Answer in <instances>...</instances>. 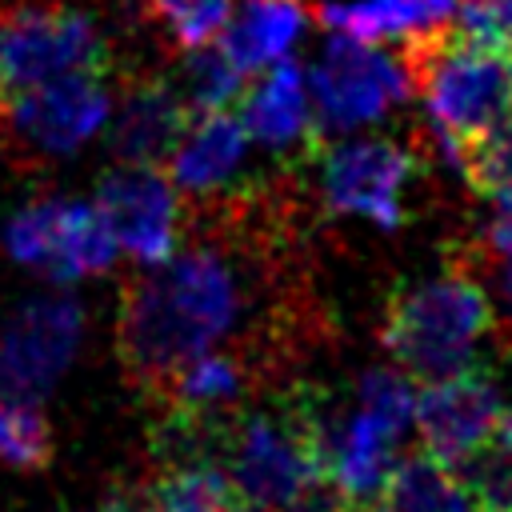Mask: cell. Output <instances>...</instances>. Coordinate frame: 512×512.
<instances>
[{
  "instance_id": "23",
  "label": "cell",
  "mask_w": 512,
  "mask_h": 512,
  "mask_svg": "<svg viewBox=\"0 0 512 512\" xmlns=\"http://www.w3.org/2000/svg\"><path fill=\"white\" fill-rule=\"evenodd\" d=\"M56 208L60 200L44 196L24 204L20 212H12V220L4 224V248L16 264L36 268L40 276L52 272V252H56Z\"/></svg>"
},
{
  "instance_id": "19",
  "label": "cell",
  "mask_w": 512,
  "mask_h": 512,
  "mask_svg": "<svg viewBox=\"0 0 512 512\" xmlns=\"http://www.w3.org/2000/svg\"><path fill=\"white\" fill-rule=\"evenodd\" d=\"M152 512H232L240 492L220 460L160 464L144 476Z\"/></svg>"
},
{
  "instance_id": "11",
  "label": "cell",
  "mask_w": 512,
  "mask_h": 512,
  "mask_svg": "<svg viewBox=\"0 0 512 512\" xmlns=\"http://www.w3.org/2000/svg\"><path fill=\"white\" fill-rule=\"evenodd\" d=\"M428 388L416 392V436L424 452L440 464L464 460L472 448L492 440L504 396H500V376L488 364H468L452 376L424 380Z\"/></svg>"
},
{
  "instance_id": "9",
  "label": "cell",
  "mask_w": 512,
  "mask_h": 512,
  "mask_svg": "<svg viewBox=\"0 0 512 512\" xmlns=\"http://www.w3.org/2000/svg\"><path fill=\"white\" fill-rule=\"evenodd\" d=\"M84 336V308L68 292H48L12 312L0 328V392L40 400L72 364Z\"/></svg>"
},
{
  "instance_id": "2",
  "label": "cell",
  "mask_w": 512,
  "mask_h": 512,
  "mask_svg": "<svg viewBox=\"0 0 512 512\" xmlns=\"http://www.w3.org/2000/svg\"><path fill=\"white\" fill-rule=\"evenodd\" d=\"M376 336L412 380H440L476 364L480 344L496 336V308L468 248H452L440 272L396 284L380 304Z\"/></svg>"
},
{
  "instance_id": "22",
  "label": "cell",
  "mask_w": 512,
  "mask_h": 512,
  "mask_svg": "<svg viewBox=\"0 0 512 512\" xmlns=\"http://www.w3.org/2000/svg\"><path fill=\"white\" fill-rule=\"evenodd\" d=\"M244 72L224 56V48H188V60L180 68V96L192 112H220L232 108L244 96Z\"/></svg>"
},
{
  "instance_id": "24",
  "label": "cell",
  "mask_w": 512,
  "mask_h": 512,
  "mask_svg": "<svg viewBox=\"0 0 512 512\" xmlns=\"http://www.w3.org/2000/svg\"><path fill=\"white\" fill-rule=\"evenodd\" d=\"M476 500V512H512V452L500 440H484L452 464Z\"/></svg>"
},
{
  "instance_id": "5",
  "label": "cell",
  "mask_w": 512,
  "mask_h": 512,
  "mask_svg": "<svg viewBox=\"0 0 512 512\" xmlns=\"http://www.w3.org/2000/svg\"><path fill=\"white\" fill-rule=\"evenodd\" d=\"M80 68L108 72V40L88 12L64 4H16L0 12V108Z\"/></svg>"
},
{
  "instance_id": "28",
  "label": "cell",
  "mask_w": 512,
  "mask_h": 512,
  "mask_svg": "<svg viewBox=\"0 0 512 512\" xmlns=\"http://www.w3.org/2000/svg\"><path fill=\"white\" fill-rule=\"evenodd\" d=\"M452 32L512 56V0H456Z\"/></svg>"
},
{
  "instance_id": "16",
  "label": "cell",
  "mask_w": 512,
  "mask_h": 512,
  "mask_svg": "<svg viewBox=\"0 0 512 512\" xmlns=\"http://www.w3.org/2000/svg\"><path fill=\"white\" fill-rule=\"evenodd\" d=\"M300 28H304L300 0H236V8H228V20L216 36L224 56L244 76H256L280 56H288Z\"/></svg>"
},
{
  "instance_id": "6",
  "label": "cell",
  "mask_w": 512,
  "mask_h": 512,
  "mask_svg": "<svg viewBox=\"0 0 512 512\" xmlns=\"http://www.w3.org/2000/svg\"><path fill=\"white\" fill-rule=\"evenodd\" d=\"M312 116L320 132H352L384 120L412 96V72L372 40L332 32L308 72Z\"/></svg>"
},
{
  "instance_id": "15",
  "label": "cell",
  "mask_w": 512,
  "mask_h": 512,
  "mask_svg": "<svg viewBox=\"0 0 512 512\" xmlns=\"http://www.w3.org/2000/svg\"><path fill=\"white\" fill-rule=\"evenodd\" d=\"M244 152H248V132H244L240 116H232L228 108L192 112L188 128L180 132L176 148L164 160L168 164V180L176 184V192L208 200L220 188H228V180L244 164Z\"/></svg>"
},
{
  "instance_id": "31",
  "label": "cell",
  "mask_w": 512,
  "mask_h": 512,
  "mask_svg": "<svg viewBox=\"0 0 512 512\" xmlns=\"http://www.w3.org/2000/svg\"><path fill=\"white\" fill-rule=\"evenodd\" d=\"M492 440H500V444L512 452V404H504V408H500V420H496Z\"/></svg>"
},
{
  "instance_id": "18",
  "label": "cell",
  "mask_w": 512,
  "mask_h": 512,
  "mask_svg": "<svg viewBox=\"0 0 512 512\" xmlns=\"http://www.w3.org/2000/svg\"><path fill=\"white\" fill-rule=\"evenodd\" d=\"M116 236L104 224L96 204L84 200H60L56 208V252H52V272L48 280L72 284L80 276H96L112 268L116 260Z\"/></svg>"
},
{
  "instance_id": "17",
  "label": "cell",
  "mask_w": 512,
  "mask_h": 512,
  "mask_svg": "<svg viewBox=\"0 0 512 512\" xmlns=\"http://www.w3.org/2000/svg\"><path fill=\"white\" fill-rule=\"evenodd\" d=\"M456 0H352V4H324L320 20L332 32L356 40H404L416 44L452 24Z\"/></svg>"
},
{
  "instance_id": "7",
  "label": "cell",
  "mask_w": 512,
  "mask_h": 512,
  "mask_svg": "<svg viewBox=\"0 0 512 512\" xmlns=\"http://www.w3.org/2000/svg\"><path fill=\"white\" fill-rule=\"evenodd\" d=\"M108 112V72L80 68L12 96L0 108V124L24 156H68L108 124Z\"/></svg>"
},
{
  "instance_id": "8",
  "label": "cell",
  "mask_w": 512,
  "mask_h": 512,
  "mask_svg": "<svg viewBox=\"0 0 512 512\" xmlns=\"http://www.w3.org/2000/svg\"><path fill=\"white\" fill-rule=\"evenodd\" d=\"M420 156L388 136H356L324 148L320 156V196L340 216H360L372 228L404 224V188L416 176Z\"/></svg>"
},
{
  "instance_id": "14",
  "label": "cell",
  "mask_w": 512,
  "mask_h": 512,
  "mask_svg": "<svg viewBox=\"0 0 512 512\" xmlns=\"http://www.w3.org/2000/svg\"><path fill=\"white\" fill-rule=\"evenodd\" d=\"M192 108L184 104L180 88L160 76H140L124 88L116 116L108 124V148L120 164H148L160 168L176 148L180 132L188 128Z\"/></svg>"
},
{
  "instance_id": "29",
  "label": "cell",
  "mask_w": 512,
  "mask_h": 512,
  "mask_svg": "<svg viewBox=\"0 0 512 512\" xmlns=\"http://www.w3.org/2000/svg\"><path fill=\"white\" fill-rule=\"evenodd\" d=\"M468 260L476 264V272H480V280H484V288H488V296L496 300V308H500V324H504V344H508V352H512V260L508 256H488V248L484 244H476V248H468Z\"/></svg>"
},
{
  "instance_id": "12",
  "label": "cell",
  "mask_w": 512,
  "mask_h": 512,
  "mask_svg": "<svg viewBox=\"0 0 512 512\" xmlns=\"http://www.w3.org/2000/svg\"><path fill=\"white\" fill-rule=\"evenodd\" d=\"M240 124L248 140L268 152H300L312 156L320 148V128L312 116L308 76L292 56H280L264 68V76L240 96Z\"/></svg>"
},
{
  "instance_id": "21",
  "label": "cell",
  "mask_w": 512,
  "mask_h": 512,
  "mask_svg": "<svg viewBox=\"0 0 512 512\" xmlns=\"http://www.w3.org/2000/svg\"><path fill=\"white\" fill-rule=\"evenodd\" d=\"M52 456H56V436L40 400L0 392V464L16 472H44Z\"/></svg>"
},
{
  "instance_id": "3",
  "label": "cell",
  "mask_w": 512,
  "mask_h": 512,
  "mask_svg": "<svg viewBox=\"0 0 512 512\" xmlns=\"http://www.w3.org/2000/svg\"><path fill=\"white\" fill-rule=\"evenodd\" d=\"M328 404L312 384H284L272 396H256L232 408L220 464L232 476L240 500L268 512H288L324 476V428Z\"/></svg>"
},
{
  "instance_id": "1",
  "label": "cell",
  "mask_w": 512,
  "mask_h": 512,
  "mask_svg": "<svg viewBox=\"0 0 512 512\" xmlns=\"http://www.w3.org/2000/svg\"><path fill=\"white\" fill-rule=\"evenodd\" d=\"M284 244L288 228L268 196L212 200L188 248L132 272L120 288L116 360L128 384L152 400L184 360L220 344H248L284 372L292 360L248 328L268 292L296 284L284 268Z\"/></svg>"
},
{
  "instance_id": "13",
  "label": "cell",
  "mask_w": 512,
  "mask_h": 512,
  "mask_svg": "<svg viewBox=\"0 0 512 512\" xmlns=\"http://www.w3.org/2000/svg\"><path fill=\"white\" fill-rule=\"evenodd\" d=\"M400 432H392L372 412L356 408L344 416H328L324 428V476L340 492L344 504L380 500L388 488V476L400 460L396 452Z\"/></svg>"
},
{
  "instance_id": "25",
  "label": "cell",
  "mask_w": 512,
  "mask_h": 512,
  "mask_svg": "<svg viewBox=\"0 0 512 512\" xmlns=\"http://www.w3.org/2000/svg\"><path fill=\"white\" fill-rule=\"evenodd\" d=\"M356 408L372 412L376 420H384L392 432L404 436L416 412V380L404 368H368L356 380Z\"/></svg>"
},
{
  "instance_id": "20",
  "label": "cell",
  "mask_w": 512,
  "mask_h": 512,
  "mask_svg": "<svg viewBox=\"0 0 512 512\" xmlns=\"http://www.w3.org/2000/svg\"><path fill=\"white\" fill-rule=\"evenodd\" d=\"M384 496L392 512H476V500L456 476V468L432 460L428 452L400 456Z\"/></svg>"
},
{
  "instance_id": "10",
  "label": "cell",
  "mask_w": 512,
  "mask_h": 512,
  "mask_svg": "<svg viewBox=\"0 0 512 512\" xmlns=\"http://www.w3.org/2000/svg\"><path fill=\"white\" fill-rule=\"evenodd\" d=\"M104 224L116 236V248L136 264H160L180 248L184 236V200L168 172L148 164H120L100 176L96 200Z\"/></svg>"
},
{
  "instance_id": "27",
  "label": "cell",
  "mask_w": 512,
  "mask_h": 512,
  "mask_svg": "<svg viewBox=\"0 0 512 512\" xmlns=\"http://www.w3.org/2000/svg\"><path fill=\"white\" fill-rule=\"evenodd\" d=\"M456 168L464 172V180L480 196H492L496 188H508L512 184V116L504 124H496L476 148H468V156Z\"/></svg>"
},
{
  "instance_id": "30",
  "label": "cell",
  "mask_w": 512,
  "mask_h": 512,
  "mask_svg": "<svg viewBox=\"0 0 512 512\" xmlns=\"http://www.w3.org/2000/svg\"><path fill=\"white\" fill-rule=\"evenodd\" d=\"M488 200H492V208H488V224H484V248L512 260V184L496 188Z\"/></svg>"
},
{
  "instance_id": "4",
  "label": "cell",
  "mask_w": 512,
  "mask_h": 512,
  "mask_svg": "<svg viewBox=\"0 0 512 512\" xmlns=\"http://www.w3.org/2000/svg\"><path fill=\"white\" fill-rule=\"evenodd\" d=\"M408 72L452 164L512 116V56L500 48L440 28L408 44Z\"/></svg>"
},
{
  "instance_id": "26",
  "label": "cell",
  "mask_w": 512,
  "mask_h": 512,
  "mask_svg": "<svg viewBox=\"0 0 512 512\" xmlns=\"http://www.w3.org/2000/svg\"><path fill=\"white\" fill-rule=\"evenodd\" d=\"M148 4H152L156 24L184 52L212 44L228 20V8H232V0H148Z\"/></svg>"
},
{
  "instance_id": "32",
  "label": "cell",
  "mask_w": 512,
  "mask_h": 512,
  "mask_svg": "<svg viewBox=\"0 0 512 512\" xmlns=\"http://www.w3.org/2000/svg\"><path fill=\"white\" fill-rule=\"evenodd\" d=\"M340 512H392V508H384L380 500H360V504H344Z\"/></svg>"
}]
</instances>
